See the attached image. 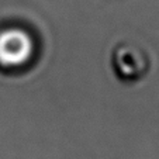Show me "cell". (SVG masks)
Listing matches in <instances>:
<instances>
[{
	"label": "cell",
	"instance_id": "1",
	"mask_svg": "<svg viewBox=\"0 0 159 159\" xmlns=\"http://www.w3.org/2000/svg\"><path fill=\"white\" fill-rule=\"evenodd\" d=\"M34 52V42L25 31L9 28L0 33V63L16 68L25 63Z\"/></svg>",
	"mask_w": 159,
	"mask_h": 159
}]
</instances>
